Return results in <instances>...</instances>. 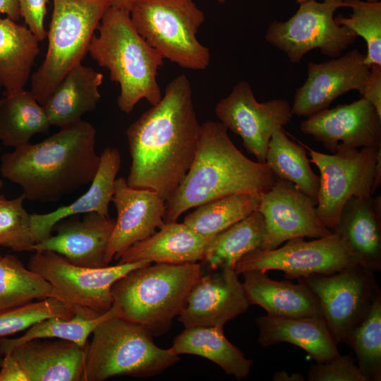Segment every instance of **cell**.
Returning <instances> with one entry per match:
<instances>
[{"instance_id":"1","label":"cell","mask_w":381,"mask_h":381,"mask_svg":"<svg viewBox=\"0 0 381 381\" xmlns=\"http://www.w3.org/2000/svg\"><path fill=\"white\" fill-rule=\"evenodd\" d=\"M190 83L184 74L161 100L126 130L131 157L128 186L155 191L164 200L176 191L193 161L200 132Z\"/></svg>"},{"instance_id":"2","label":"cell","mask_w":381,"mask_h":381,"mask_svg":"<svg viewBox=\"0 0 381 381\" xmlns=\"http://www.w3.org/2000/svg\"><path fill=\"white\" fill-rule=\"evenodd\" d=\"M95 144V127L81 119L40 143L4 153L0 171L22 188L25 199L54 202L92 181L100 162Z\"/></svg>"},{"instance_id":"3","label":"cell","mask_w":381,"mask_h":381,"mask_svg":"<svg viewBox=\"0 0 381 381\" xmlns=\"http://www.w3.org/2000/svg\"><path fill=\"white\" fill-rule=\"evenodd\" d=\"M220 122L200 125L197 150L186 176L165 201L164 223L176 222L188 210L240 193L269 190L277 178L267 164L246 157Z\"/></svg>"},{"instance_id":"4","label":"cell","mask_w":381,"mask_h":381,"mask_svg":"<svg viewBox=\"0 0 381 381\" xmlns=\"http://www.w3.org/2000/svg\"><path fill=\"white\" fill-rule=\"evenodd\" d=\"M97 29L88 52L119 85L120 110L130 114L143 99L152 106L158 103L162 95L157 76L164 59L137 32L130 13L109 6Z\"/></svg>"},{"instance_id":"5","label":"cell","mask_w":381,"mask_h":381,"mask_svg":"<svg viewBox=\"0 0 381 381\" xmlns=\"http://www.w3.org/2000/svg\"><path fill=\"white\" fill-rule=\"evenodd\" d=\"M150 263L135 268L111 286L121 318L140 324L153 337L167 333L203 274L200 263Z\"/></svg>"},{"instance_id":"6","label":"cell","mask_w":381,"mask_h":381,"mask_svg":"<svg viewBox=\"0 0 381 381\" xmlns=\"http://www.w3.org/2000/svg\"><path fill=\"white\" fill-rule=\"evenodd\" d=\"M85 346L83 381H102L116 375L147 378L176 363L172 348L157 346L143 325L121 317L100 322Z\"/></svg>"},{"instance_id":"7","label":"cell","mask_w":381,"mask_h":381,"mask_svg":"<svg viewBox=\"0 0 381 381\" xmlns=\"http://www.w3.org/2000/svg\"><path fill=\"white\" fill-rule=\"evenodd\" d=\"M110 0H53L44 59L32 75L31 92L44 105L66 73L81 64Z\"/></svg>"},{"instance_id":"8","label":"cell","mask_w":381,"mask_h":381,"mask_svg":"<svg viewBox=\"0 0 381 381\" xmlns=\"http://www.w3.org/2000/svg\"><path fill=\"white\" fill-rule=\"evenodd\" d=\"M130 17L137 32L164 59L193 71L209 66L210 50L196 37L205 13L193 0H135Z\"/></svg>"},{"instance_id":"9","label":"cell","mask_w":381,"mask_h":381,"mask_svg":"<svg viewBox=\"0 0 381 381\" xmlns=\"http://www.w3.org/2000/svg\"><path fill=\"white\" fill-rule=\"evenodd\" d=\"M150 263L144 260L92 268L73 265L54 251L38 250L30 258L28 268L51 284L50 297L68 306L75 315L94 319L112 306L113 284L131 270Z\"/></svg>"},{"instance_id":"10","label":"cell","mask_w":381,"mask_h":381,"mask_svg":"<svg viewBox=\"0 0 381 381\" xmlns=\"http://www.w3.org/2000/svg\"><path fill=\"white\" fill-rule=\"evenodd\" d=\"M285 21H272L265 40L284 52L293 64L299 63L308 52L319 49L331 58L339 57L353 44L357 35L349 28L338 25L336 10L347 6L344 0H306Z\"/></svg>"},{"instance_id":"11","label":"cell","mask_w":381,"mask_h":381,"mask_svg":"<svg viewBox=\"0 0 381 381\" xmlns=\"http://www.w3.org/2000/svg\"><path fill=\"white\" fill-rule=\"evenodd\" d=\"M309 161L320 171L317 214L322 223L333 231L346 202L352 197L372 196L381 147H363L327 155L302 145Z\"/></svg>"},{"instance_id":"12","label":"cell","mask_w":381,"mask_h":381,"mask_svg":"<svg viewBox=\"0 0 381 381\" xmlns=\"http://www.w3.org/2000/svg\"><path fill=\"white\" fill-rule=\"evenodd\" d=\"M375 273L356 263L331 274H314L296 279L318 296L323 317L337 341L347 344L380 290Z\"/></svg>"},{"instance_id":"13","label":"cell","mask_w":381,"mask_h":381,"mask_svg":"<svg viewBox=\"0 0 381 381\" xmlns=\"http://www.w3.org/2000/svg\"><path fill=\"white\" fill-rule=\"evenodd\" d=\"M280 248H258L242 256L234 270L238 275L252 270H280L288 279L310 274H331L358 263L344 238L336 231L306 241L302 237L286 241Z\"/></svg>"},{"instance_id":"14","label":"cell","mask_w":381,"mask_h":381,"mask_svg":"<svg viewBox=\"0 0 381 381\" xmlns=\"http://www.w3.org/2000/svg\"><path fill=\"white\" fill-rule=\"evenodd\" d=\"M219 121L239 135L246 150L257 162L265 164L272 136L287 125L293 116L291 107L283 99L258 102L250 83L241 80L228 96L216 105Z\"/></svg>"},{"instance_id":"15","label":"cell","mask_w":381,"mask_h":381,"mask_svg":"<svg viewBox=\"0 0 381 381\" xmlns=\"http://www.w3.org/2000/svg\"><path fill=\"white\" fill-rule=\"evenodd\" d=\"M85 347L68 340L34 339L6 353L0 381H83Z\"/></svg>"},{"instance_id":"16","label":"cell","mask_w":381,"mask_h":381,"mask_svg":"<svg viewBox=\"0 0 381 381\" xmlns=\"http://www.w3.org/2000/svg\"><path fill=\"white\" fill-rule=\"evenodd\" d=\"M302 121L301 131L332 154L381 147V115L365 98L318 111Z\"/></svg>"},{"instance_id":"17","label":"cell","mask_w":381,"mask_h":381,"mask_svg":"<svg viewBox=\"0 0 381 381\" xmlns=\"http://www.w3.org/2000/svg\"><path fill=\"white\" fill-rule=\"evenodd\" d=\"M258 210L265 229L260 249H274L295 238H319L332 233L320 221L314 202L289 181L277 179L261 195Z\"/></svg>"},{"instance_id":"18","label":"cell","mask_w":381,"mask_h":381,"mask_svg":"<svg viewBox=\"0 0 381 381\" xmlns=\"http://www.w3.org/2000/svg\"><path fill=\"white\" fill-rule=\"evenodd\" d=\"M365 59V54L354 49L327 61L309 62L307 79L294 96L292 114L308 117L350 90L362 96L370 71Z\"/></svg>"},{"instance_id":"19","label":"cell","mask_w":381,"mask_h":381,"mask_svg":"<svg viewBox=\"0 0 381 381\" xmlns=\"http://www.w3.org/2000/svg\"><path fill=\"white\" fill-rule=\"evenodd\" d=\"M111 201L117 218L105 254L107 265L114 258L119 260L130 246L152 236L165 224V200L154 190L128 186L125 178H116Z\"/></svg>"},{"instance_id":"20","label":"cell","mask_w":381,"mask_h":381,"mask_svg":"<svg viewBox=\"0 0 381 381\" xmlns=\"http://www.w3.org/2000/svg\"><path fill=\"white\" fill-rule=\"evenodd\" d=\"M234 269L202 274L190 291L178 320L185 328L221 327L246 312L249 304Z\"/></svg>"},{"instance_id":"21","label":"cell","mask_w":381,"mask_h":381,"mask_svg":"<svg viewBox=\"0 0 381 381\" xmlns=\"http://www.w3.org/2000/svg\"><path fill=\"white\" fill-rule=\"evenodd\" d=\"M115 224L116 219L97 212L85 213L82 220L65 218L54 226L56 234L35 243L32 250L54 251L81 267H103Z\"/></svg>"},{"instance_id":"22","label":"cell","mask_w":381,"mask_h":381,"mask_svg":"<svg viewBox=\"0 0 381 381\" xmlns=\"http://www.w3.org/2000/svg\"><path fill=\"white\" fill-rule=\"evenodd\" d=\"M242 274L243 288L249 306H259L267 315L277 317L324 318L318 296L306 284L275 281L260 270Z\"/></svg>"},{"instance_id":"23","label":"cell","mask_w":381,"mask_h":381,"mask_svg":"<svg viewBox=\"0 0 381 381\" xmlns=\"http://www.w3.org/2000/svg\"><path fill=\"white\" fill-rule=\"evenodd\" d=\"M255 322L259 329L258 340L263 346L287 342L301 347L319 363L340 356L339 342L324 318L267 315L255 318Z\"/></svg>"},{"instance_id":"24","label":"cell","mask_w":381,"mask_h":381,"mask_svg":"<svg viewBox=\"0 0 381 381\" xmlns=\"http://www.w3.org/2000/svg\"><path fill=\"white\" fill-rule=\"evenodd\" d=\"M100 156L97 172L83 195L68 205L46 214H30V232L35 243L52 236L54 226L59 221L78 214L97 212L109 215V205L114 193V185L121 167V155L116 148H105Z\"/></svg>"},{"instance_id":"25","label":"cell","mask_w":381,"mask_h":381,"mask_svg":"<svg viewBox=\"0 0 381 381\" xmlns=\"http://www.w3.org/2000/svg\"><path fill=\"white\" fill-rule=\"evenodd\" d=\"M333 231L346 241L358 264L381 270V197L351 198Z\"/></svg>"},{"instance_id":"26","label":"cell","mask_w":381,"mask_h":381,"mask_svg":"<svg viewBox=\"0 0 381 381\" xmlns=\"http://www.w3.org/2000/svg\"><path fill=\"white\" fill-rule=\"evenodd\" d=\"M154 234L126 250L118 263L150 261L157 263L183 264L202 260L209 239L186 224L165 223Z\"/></svg>"},{"instance_id":"27","label":"cell","mask_w":381,"mask_h":381,"mask_svg":"<svg viewBox=\"0 0 381 381\" xmlns=\"http://www.w3.org/2000/svg\"><path fill=\"white\" fill-rule=\"evenodd\" d=\"M103 78L102 73L82 64L73 67L43 105L51 126L63 128L93 111L101 98L99 88Z\"/></svg>"},{"instance_id":"28","label":"cell","mask_w":381,"mask_h":381,"mask_svg":"<svg viewBox=\"0 0 381 381\" xmlns=\"http://www.w3.org/2000/svg\"><path fill=\"white\" fill-rule=\"evenodd\" d=\"M39 42L26 25L0 18V87L6 95L24 89L40 53Z\"/></svg>"},{"instance_id":"29","label":"cell","mask_w":381,"mask_h":381,"mask_svg":"<svg viewBox=\"0 0 381 381\" xmlns=\"http://www.w3.org/2000/svg\"><path fill=\"white\" fill-rule=\"evenodd\" d=\"M171 348L179 356L185 353L207 358L238 380L248 377L253 365V361L246 358L241 349L226 339L221 327L185 328L174 339Z\"/></svg>"},{"instance_id":"30","label":"cell","mask_w":381,"mask_h":381,"mask_svg":"<svg viewBox=\"0 0 381 381\" xmlns=\"http://www.w3.org/2000/svg\"><path fill=\"white\" fill-rule=\"evenodd\" d=\"M50 126L44 107L31 90L23 89L0 99V141L4 146L29 144L33 135L49 133Z\"/></svg>"},{"instance_id":"31","label":"cell","mask_w":381,"mask_h":381,"mask_svg":"<svg viewBox=\"0 0 381 381\" xmlns=\"http://www.w3.org/2000/svg\"><path fill=\"white\" fill-rule=\"evenodd\" d=\"M265 229L264 217L256 210L214 236L206 246L202 260L212 270H234L242 256L262 247Z\"/></svg>"},{"instance_id":"32","label":"cell","mask_w":381,"mask_h":381,"mask_svg":"<svg viewBox=\"0 0 381 381\" xmlns=\"http://www.w3.org/2000/svg\"><path fill=\"white\" fill-rule=\"evenodd\" d=\"M310 163L306 148L291 140L283 129L272 136L265 164L277 179L293 183L317 205L320 176Z\"/></svg>"},{"instance_id":"33","label":"cell","mask_w":381,"mask_h":381,"mask_svg":"<svg viewBox=\"0 0 381 381\" xmlns=\"http://www.w3.org/2000/svg\"><path fill=\"white\" fill-rule=\"evenodd\" d=\"M260 193L235 194L196 207L183 223L210 241L258 210Z\"/></svg>"},{"instance_id":"34","label":"cell","mask_w":381,"mask_h":381,"mask_svg":"<svg viewBox=\"0 0 381 381\" xmlns=\"http://www.w3.org/2000/svg\"><path fill=\"white\" fill-rule=\"evenodd\" d=\"M51 284L15 255L0 258V313L51 296Z\"/></svg>"},{"instance_id":"35","label":"cell","mask_w":381,"mask_h":381,"mask_svg":"<svg viewBox=\"0 0 381 381\" xmlns=\"http://www.w3.org/2000/svg\"><path fill=\"white\" fill-rule=\"evenodd\" d=\"M120 316L119 306L113 303L107 312L94 319H88L79 315H75L71 319L59 317L46 318L32 325L20 337H2L3 348L6 353L13 347L34 339H59L73 341L85 347L89 336L100 322L112 317Z\"/></svg>"},{"instance_id":"36","label":"cell","mask_w":381,"mask_h":381,"mask_svg":"<svg viewBox=\"0 0 381 381\" xmlns=\"http://www.w3.org/2000/svg\"><path fill=\"white\" fill-rule=\"evenodd\" d=\"M356 356L366 381L381 380V291L374 297L365 318L353 330L347 344Z\"/></svg>"},{"instance_id":"37","label":"cell","mask_w":381,"mask_h":381,"mask_svg":"<svg viewBox=\"0 0 381 381\" xmlns=\"http://www.w3.org/2000/svg\"><path fill=\"white\" fill-rule=\"evenodd\" d=\"M352 13L346 18L339 15L334 18L339 25H344L357 36L364 39L368 52L365 63L381 65V2L362 0H344Z\"/></svg>"},{"instance_id":"38","label":"cell","mask_w":381,"mask_h":381,"mask_svg":"<svg viewBox=\"0 0 381 381\" xmlns=\"http://www.w3.org/2000/svg\"><path fill=\"white\" fill-rule=\"evenodd\" d=\"M74 315L68 306L52 297L30 302L0 313V337L27 329L46 318L71 319Z\"/></svg>"},{"instance_id":"39","label":"cell","mask_w":381,"mask_h":381,"mask_svg":"<svg viewBox=\"0 0 381 381\" xmlns=\"http://www.w3.org/2000/svg\"><path fill=\"white\" fill-rule=\"evenodd\" d=\"M25 196L8 200L0 195V246L16 252L32 250L30 214L23 207Z\"/></svg>"},{"instance_id":"40","label":"cell","mask_w":381,"mask_h":381,"mask_svg":"<svg viewBox=\"0 0 381 381\" xmlns=\"http://www.w3.org/2000/svg\"><path fill=\"white\" fill-rule=\"evenodd\" d=\"M309 381H366L351 355L339 356L326 362L311 365Z\"/></svg>"},{"instance_id":"41","label":"cell","mask_w":381,"mask_h":381,"mask_svg":"<svg viewBox=\"0 0 381 381\" xmlns=\"http://www.w3.org/2000/svg\"><path fill=\"white\" fill-rule=\"evenodd\" d=\"M20 17L26 26L40 42L47 37L44 17L47 13V0H18Z\"/></svg>"},{"instance_id":"42","label":"cell","mask_w":381,"mask_h":381,"mask_svg":"<svg viewBox=\"0 0 381 381\" xmlns=\"http://www.w3.org/2000/svg\"><path fill=\"white\" fill-rule=\"evenodd\" d=\"M369 101L381 115V65L373 64L361 96Z\"/></svg>"},{"instance_id":"43","label":"cell","mask_w":381,"mask_h":381,"mask_svg":"<svg viewBox=\"0 0 381 381\" xmlns=\"http://www.w3.org/2000/svg\"><path fill=\"white\" fill-rule=\"evenodd\" d=\"M0 13H4L8 18L17 21L20 18L18 0H0Z\"/></svg>"},{"instance_id":"44","label":"cell","mask_w":381,"mask_h":381,"mask_svg":"<svg viewBox=\"0 0 381 381\" xmlns=\"http://www.w3.org/2000/svg\"><path fill=\"white\" fill-rule=\"evenodd\" d=\"M274 381H303L305 380L304 376L298 373H292L291 375L285 371L276 372L273 377Z\"/></svg>"},{"instance_id":"45","label":"cell","mask_w":381,"mask_h":381,"mask_svg":"<svg viewBox=\"0 0 381 381\" xmlns=\"http://www.w3.org/2000/svg\"><path fill=\"white\" fill-rule=\"evenodd\" d=\"M135 0H110V6L126 11L130 13Z\"/></svg>"},{"instance_id":"46","label":"cell","mask_w":381,"mask_h":381,"mask_svg":"<svg viewBox=\"0 0 381 381\" xmlns=\"http://www.w3.org/2000/svg\"><path fill=\"white\" fill-rule=\"evenodd\" d=\"M5 355H6V352L3 348L2 337H0V368L3 363Z\"/></svg>"},{"instance_id":"47","label":"cell","mask_w":381,"mask_h":381,"mask_svg":"<svg viewBox=\"0 0 381 381\" xmlns=\"http://www.w3.org/2000/svg\"><path fill=\"white\" fill-rule=\"evenodd\" d=\"M220 4H223V3H225L227 0H214Z\"/></svg>"},{"instance_id":"48","label":"cell","mask_w":381,"mask_h":381,"mask_svg":"<svg viewBox=\"0 0 381 381\" xmlns=\"http://www.w3.org/2000/svg\"><path fill=\"white\" fill-rule=\"evenodd\" d=\"M380 0H366V1H368V2H377V1H380Z\"/></svg>"},{"instance_id":"49","label":"cell","mask_w":381,"mask_h":381,"mask_svg":"<svg viewBox=\"0 0 381 381\" xmlns=\"http://www.w3.org/2000/svg\"><path fill=\"white\" fill-rule=\"evenodd\" d=\"M295 1H296V3L300 4V3H301L303 1H305L306 0H295Z\"/></svg>"},{"instance_id":"50","label":"cell","mask_w":381,"mask_h":381,"mask_svg":"<svg viewBox=\"0 0 381 381\" xmlns=\"http://www.w3.org/2000/svg\"><path fill=\"white\" fill-rule=\"evenodd\" d=\"M3 187V181L0 179V190Z\"/></svg>"},{"instance_id":"51","label":"cell","mask_w":381,"mask_h":381,"mask_svg":"<svg viewBox=\"0 0 381 381\" xmlns=\"http://www.w3.org/2000/svg\"><path fill=\"white\" fill-rule=\"evenodd\" d=\"M0 153H1V147H0Z\"/></svg>"},{"instance_id":"52","label":"cell","mask_w":381,"mask_h":381,"mask_svg":"<svg viewBox=\"0 0 381 381\" xmlns=\"http://www.w3.org/2000/svg\"><path fill=\"white\" fill-rule=\"evenodd\" d=\"M1 257V255H0V258Z\"/></svg>"}]
</instances>
